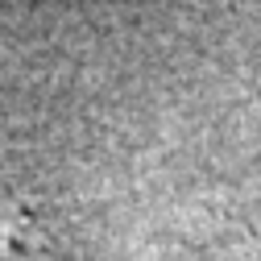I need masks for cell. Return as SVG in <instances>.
Wrapping results in <instances>:
<instances>
[{"label":"cell","mask_w":261,"mask_h":261,"mask_svg":"<svg viewBox=\"0 0 261 261\" xmlns=\"http://www.w3.org/2000/svg\"><path fill=\"white\" fill-rule=\"evenodd\" d=\"M0 261H67L50 216L25 199H0Z\"/></svg>","instance_id":"1"}]
</instances>
